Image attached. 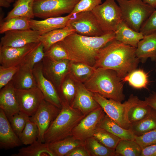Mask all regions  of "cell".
Listing matches in <instances>:
<instances>
[{
	"label": "cell",
	"instance_id": "cell-25",
	"mask_svg": "<svg viewBox=\"0 0 156 156\" xmlns=\"http://www.w3.org/2000/svg\"><path fill=\"white\" fill-rule=\"evenodd\" d=\"M11 81L16 89H26L37 87L32 69L24 66H20Z\"/></svg>",
	"mask_w": 156,
	"mask_h": 156
},
{
	"label": "cell",
	"instance_id": "cell-30",
	"mask_svg": "<svg viewBox=\"0 0 156 156\" xmlns=\"http://www.w3.org/2000/svg\"><path fill=\"white\" fill-rule=\"evenodd\" d=\"M136 136L156 129V111L153 109L142 120L131 124L129 129Z\"/></svg>",
	"mask_w": 156,
	"mask_h": 156
},
{
	"label": "cell",
	"instance_id": "cell-19",
	"mask_svg": "<svg viewBox=\"0 0 156 156\" xmlns=\"http://www.w3.org/2000/svg\"><path fill=\"white\" fill-rule=\"evenodd\" d=\"M73 14L64 16L50 17L42 20L31 19L29 22L31 29L39 32L41 35L52 30L66 26Z\"/></svg>",
	"mask_w": 156,
	"mask_h": 156
},
{
	"label": "cell",
	"instance_id": "cell-2",
	"mask_svg": "<svg viewBox=\"0 0 156 156\" xmlns=\"http://www.w3.org/2000/svg\"><path fill=\"white\" fill-rule=\"evenodd\" d=\"M115 39L114 32L95 37L84 36L75 32L60 42L75 62L94 66L99 51Z\"/></svg>",
	"mask_w": 156,
	"mask_h": 156
},
{
	"label": "cell",
	"instance_id": "cell-40",
	"mask_svg": "<svg viewBox=\"0 0 156 156\" xmlns=\"http://www.w3.org/2000/svg\"><path fill=\"white\" fill-rule=\"evenodd\" d=\"M44 51L45 56L52 60H57L67 59L75 62L60 42L54 44Z\"/></svg>",
	"mask_w": 156,
	"mask_h": 156
},
{
	"label": "cell",
	"instance_id": "cell-48",
	"mask_svg": "<svg viewBox=\"0 0 156 156\" xmlns=\"http://www.w3.org/2000/svg\"><path fill=\"white\" fill-rule=\"evenodd\" d=\"M145 101L153 109L156 111V92H153L145 98Z\"/></svg>",
	"mask_w": 156,
	"mask_h": 156
},
{
	"label": "cell",
	"instance_id": "cell-44",
	"mask_svg": "<svg viewBox=\"0 0 156 156\" xmlns=\"http://www.w3.org/2000/svg\"><path fill=\"white\" fill-rule=\"evenodd\" d=\"M135 140L142 149L156 144V129L139 136H136Z\"/></svg>",
	"mask_w": 156,
	"mask_h": 156
},
{
	"label": "cell",
	"instance_id": "cell-1",
	"mask_svg": "<svg viewBox=\"0 0 156 156\" xmlns=\"http://www.w3.org/2000/svg\"><path fill=\"white\" fill-rule=\"evenodd\" d=\"M136 50L115 39L99 51L93 66L113 70L122 79L137 69L140 61Z\"/></svg>",
	"mask_w": 156,
	"mask_h": 156
},
{
	"label": "cell",
	"instance_id": "cell-34",
	"mask_svg": "<svg viewBox=\"0 0 156 156\" xmlns=\"http://www.w3.org/2000/svg\"><path fill=\"white\" fill-rule=\"evenodd\" d=\"M142 151L135 140L121 139L115 150L117 156H140Z\"/></svg>",
	"mask_w": 156,
	"mask_h": 156
},
{
	"label": "cell",
	"instance_id": "cell-47",
	"mask_svg": "<svg viewBox=\"0 0 156 156\" xmlns=\"http://www.w3.org/2000/svg\"><path fill=\"white\" fill-rule=\"evenodd\" d=\"M140 156H156V144L142 149Z\"/></svg>",
	"mask_w": 156,
	"mask_h": 156
},
{
	"label": "cell",
	"instance_id": "cell-9",
	"mask_svg": "<svg viewBox=\"0 0 156 156\" xmlns=\"http://www.w3.org/2000/svg\"><path fill=\"white\" fill-rule=\"evenodd\" d=\"M67 25L75 30L77 34L84 36H99L105 34L91 11L73 14Z\"/></svg>",
	"mask_w": 156,
	"mask_h": 156
},
{
	"label": "cell",
	"instance_id": "cell-51",
	"mask_svg": "<svg viewBox=\"0 0 156 156\" xmlns=\"http://www.w3.org/2000/svg\"><path fill=\"white\" fill-rule=\"evenodd\" d=\"M7 1L11 3L13 2L14 0H7Z\"/></svg>",
	"mask_w": 156,
	"mask_h": 156
},
{
	"label": "cell",
	"instance_id": "cell-27",
	"mask_svg": "<svg viewBox=\"0 0 156 156\" xmlns=\"http://www.w3.org/2000/svg\"><path fill=\"white\" fill-rule=\"evenodd\" d=\"M35 0H16L13 9L8 14L3 20L18 17H25L33 19L35 17L33 6Z\"/></svg>",
	"mask_w": 156,
	"mask_h": 156
},
{
	"label": "cell",
	"instance_id": "cell-28",
	"mask_svg": "<svg viewBox=\"0 0 156 156\" xmlns=\"http://www.w3.org/2000/svg\"><path fill=\"white\" fill-rule=\"evenodd\" d=\"M96 69L82 62L71 61L69 74L75 81L85 83L93 75Z\"/></svg>",
	"mask_w": 156,
	"mask_h": 156
},
{
	"label": "cell",
	"instance_id": "cell-46",
	"mask_svg": "<svg viewBox=\"0 0 156 156\" xmlns=\"http://www.w3.org/2000/svg\"><path fill=\"white\" fill-rule=\"evenodd\" d=\"M65 156H90L85 145L78 146L67 154Z\"/></svg>",
	"mask_w": 156,
	"mask_h": 156
},
{
	"label": "cell",
	"instance_id": "cell-5",
	"mask_svg": "<svg viewBox=\"0 0 156 156\" xmlns=\"http://www.w3.org/2000/svg\"><path fill=\"white\" fill-rule=\"evenodd\" d=\"M116 0L120 10L122 20L138 32L155 9L142 0Z\"/></svg>",
	"mask_w": 156,
	"mask_h": 156
},
{
	"label": "cell",
	"instance_id": "cell-12",
	"mask_svg": "<svg viewBox=\"0 0 156 156\" xmlns=\"http://www.w3.org/2000/svg\"><path fill=\"white\" fill-rule=\"evenodd\" d=\"M15 92L20 110L29 117L36 111L44 100V96L37 87L26 89H16Z\"/></svg>",
	"mask_w": 156,
	"mask_h": 156
},
{
	"label": "cell",
	"instance_id": "cell-3",
	"mask_svg": "<svg viewBox=\"0 0 156 156\" xmlns=\"http://www.w3.org/2000/svg\"><path fill=\"white\" fill-rule=\"evenodd\" d=\"M123 83L115 71L97 68L83 84L92 93H97L107 99L122 102L125 98Z\"/></svg>",
	"mask_w": 156,
	"mask_h": 156
},
{
	"label": "cell",
	"instance_id": "cell-23",
	"mask_svg": "<svg viewBox=\"0 0 156 156\" xmlns=\"http://www.w3.org/2000/svg\"><path fill=\"white\" fill-rule=\"evenodd\" d=\"M97 127L107 130L121 139L135 140L136 136L131 130L122 127L105 113L100 120Z\"/></svg>",
	"mask_w": 156,
	"mask_h": 156
},
{
	"label": "cell",
	"instance_id": "cell-43",
	"mask_svg": "<svg viewBox=\"0 0 156 156\" xmlns=\"http://www.w3.org/2000/svg\"><path fill=\"white\" fill-rule=\"evenodd\" d=\"M102 0H81L70 14H73L85 12L92 11L96 6L102 3Z\"/></svg>",
	"mask_w": 156,
	"mask_h": 156
},
{
	"label": "cell",
	"instance_id": "cell-33",
	"mask_svg": "<svg viewBox=\"0 0 156 156\" xmlns=\"http://www.w3.org/2000/svg\"><path fill=\"white\" fill-rule=\"evenodd\" d=\"M75 80L69 74L65 78L58 90L61 102L65 101L69 104L73 102L76 92Z\"/></svg>",
	"mask_w": 156,
	"mask_h": 156
},
{
	"label": "cell",
	"instance_id": "cell-15",
	"mask_svg": "<svg viewBox=\"0 0 156 156\" xmlns=\"http://www.w3.org/2000/svg\"><path fill=\"white\" fill-rule=\"evenodd\" d=\"M41 61L36 64L32 69L37 87L43 94L45 100L61 109V101L57 90L43 75Z\"/></svg>",
	"mask_w": 156,
	"mask_h": 156
},
{
	"label": "cell",
	"instance_id": "cell-37",
	"mask_svg": "<svg viewBox=\"0 0 156 156\" xmlns=\"http://www.w3.org/2000/svg\"><path fill=\"white\" fill-rule=\"evenodd\" d=\"M93 136L104 146L114 151L120 139L107 130L97 127Z\"/></svg>",
	"mask_w": 156,
	"mask_h": 156
},
{
	"label": "cell",
	"instance_id": "cell-16",
	"mask_svg": "<svg viewBox=\"0 0 156 156\" xmlns=\"http://www.w3.org/2000/svg\"><path fill=\"white\" fill-rule=\"evenodd\" d=\"M40 42L30 43L20 47L0 46L1 66L5 67L18 66Z\"/></svg>",
	"mask_w": 156,
	"mask_h": 156
},
{
	"label": "cell",
	"instance_id": "cell-18",
	"mask_svg": "<svg viewBox=\"0 0 156 156\" xmlns=\"http://www.w3.org/2000/svg\"><path fill=\"white\" fill-rule=\"evenodd\" d=\"M22 144L12 128L3 110L0 108V146L5 149L12 148Z\"/></svg>",
	"mask_w": 156,
	"mask_h": 156
},
{
	"label": "cell",
	"instance_id": "cell-38",
	"mask_svg": "<svg viewBox=\"0 0 156 156\" xmlns=\"http://www.w3.org/2000/svg\"><path fill=\"white\" fill-rule=\"evenodd\" d=\"M44 57V47L40 42L38 46L26 56L18 66L33 69L34 66L41 62Z\"/></svg>",
	"mask_w": 156,
	"mask_h": 156
},
{
	"label": "cell",
	"instance_id": "cell-53",
	"mask_svg": "<svg viewBox=\"0 0 156 156\" xmlns=\"http://www.w3.org/2000/svg\"><path fill=\"white\" fill-rule=\"evenodd\" d=\"M155 73H156V69L155 70Z\"/></svg>",
	"mask_w": 156,
	"mask_h": 156
},
{
	"label": "cell",
	"instance_id": "cell-24",
	"mask_svg": "<svg viewBox=\"0 0 156 156\" xmlns=\"http://www.w3.org/2000/svg\"><path fill=\"white\" fill-rule=\"evenodd\" d=\"M85 141L71 135L63 139L48 144L49 149L54 156H65L74 148L85 145Z\"/></svg>",
	"mask_w": 156,
	"mask_h": 156
},
{
	"label": "cell",
	"instance_id": "cell-11",
	"mask_svg": "<svg viewBox=\"0 0 156 156\" xmlns=\"http://www.w3.org/2000/svg\"><path fill=\"white\" fill-rule=\"evenodd\" d=\"M60 110L61 109L44 99L34 114L29 117V119L36 124L38 129L37 140L44 142V133Z\"/></svg>",
	"mask_w": 156,
	"mask_h": 156
},
{
	"label": "cell",
	"instance_id": "cell-17",
	"mask_svg": "<svg viewBox=\"0 0 156 156\" xmlns=\"http://www.w3.org/2000/svg\"><path fill=\"white\" fill-rule=\"evenodd\" d=\"M75 81L76 92L70 105L86 116L100 106L94 98L92 92L86 88L84 84L76 81Z\"/></svg>",
	"mask_w": 156,
	"mask_h": 156
},
{
	"label": "cell",
	"instance_id": "cell-21",
	"mask_svg": "<svg viewBox=\"0 0 156 156\" xmlns=\"http://www.w3.org/2000/svg\"><path fill=\"white\" fill-rule=\"evenodd\" d=\"M136 54L142 62L148 58L153 60L156 56V31L144 36L138 44Z\"/></svg>",
	"mask_w": 156,
	"mask_h": 156
},
{
	"label": "cell",
	"instance_id": "cell-32",
	"mask_svg": "<svg viewBox=\"0 0 156 156\" xmlns=\"http://www.w3.org/2000/svg\"><path fill=\"white\" fill-rule=\"evenodd\" d=\"M127 82L132 87L138 89L146 88L148 84V74L142 69H135L121 79Z\"/></svg>",
	"mask_w": 156,
	"mask_h": 156
},
{
	"label": "cell",
	"instance_id": "cell-39",
	"mask_svg": "<svg viewBox=\"0 0 156 156\" xmlns=\"http://www.w3.org/2000/svg\"><path fill=\"white\" fill-rule=\"evenodd\" d=\"M38 136L37 125L29 119L19 138L22 144L27 145L33 143L37 140Z\"/></svg>",
	"mask_w": 156,
	"mask_h": 156
},
{
	"label": "cell",
	"instance_id": "cell-7",
	"mask_svg": "<svg viewBox=\"0 0 156 156\" xmlns=\"http://www.w3.org/2000/svg\"><path fill=\"white\" fill-rule=\"evenodd\" d=\"M91 12L105 34L114 32L122 20L120 7L115 0H106Z\"/></svg>",
	"mask_w": 156,
	"mask_h": 156
},
{
	"label": "cell",
	"instance_id": "cell-31",
	"mask_svg": "<svg viewBox=\"0 0 156 156\" xmlns=\"http://www.w3.org/2000/svg\"><path fill=\"white\" fill-rule=\"evenodd\" d=\"M0 33L13 30H25L31 29L29 22L31 19L25 17L12 18L4 21L0 17Z\"/></svg>",
	"mask_w": 156,
	"mask_h": 156
},
{
	"label": "cell",
	"instance_id": "cell-42",
	"mask_svg": "<svg viewBox=\"0 0 156 156\" xmlns=\"http://www.w3.org/2000/svg\"><path fill=\"white\" fill-rule=\"evenodd\" d=\"M20 68L19 66L5 67L0 66V89L10 82Z\"/></svg>",
	"mask_w": 156,
	"mask_h": 156
},
{
	"label": "cell",
	"instance_id": "cell-36",
	"mask_svg": "<svg viewBox=\"0 0 156 156\" xmlns=\"http://www.w3.org/2000/svg\"><path fill=\"white\" fill-rule=\"evenodd\" d=\"M152 109L144 100L139 99L130 108L128 114V119L131 124L139 121L147 116Z\"/></svg>",
	"mask_w": 156,
	"mask_h": 156
},
{
	"label": "cell",
	"instance_id": "cell-14",
	"mask_svg": "<svg viewBox=\"0 0 156 156\" xmlns=\"http://www.w3.org/2000/svg\"><path fill=\"white\" fill-rule=\"evenodd\" d=\"M40 33L30 29L25 30H13L4 33L1 39L0 46L20 47L28 44L40 42Z\"/></svg>",
	"mask_w": 156,
	"mask_h": 156
},
{
	"label": "cell",
	"instance_id": "cell-49",
	"mask_svg": "<svg viewBox=\"0 0 156 156\" xmlns=\"http://www.w3.org/2000/svg\"><path fill=\"white\" fill-rule=\"evenodd\" d=\"M144 3L148 4L155 9L156 8V0H142Z\"/></svg>",
	"mask_w": 156,
	"mask_h": 156
},
{
	"label": "cell",
	"instance_id": "cell-22",
	"mask_svg": "<svg viewBox=\"0 0 156 156\" xmlns=\"http://www.w3.org/2000/svg\"><path fill=\"white\" fill-rule=\"evenodd\" d=\"M114 32L115 40L136 48L144 36L141 32L131 28L122 20L119 23Z\"/></svg>",
	"mask_w": 156,
	"mask_h": 156
},
{
	"label": "cell",
	"instance_id": "cell-35",
	"mask_svg": "<svg viewBox=\"0 0 156 156\" xmlns=\"http://www.w3.org/2000/svg\"><path fill=\"white\" fill-rule=\"evenodd\" d=\"M85 142L90 156H117L115 151L105 146L93 136L86 139Z\"/></svg>",
	"mask_w": 156,
	"mask_h": 156
},
{
	"label": "cell",
	"instance_id": "cell-4",
	"mask_svg": "<svg viewBox=\"0 0 156 156\" xmlns=\"http://www.w3.org/2000/svg\"><path fill=\"white\" fill-rule=\"evenodd\" d=\"M60 111L44 133V142L49 144L71 135L73 129L86 116L68 103L61 102Z\"/></svg>",
	"mask_w": 156,
	"mask_h": 156
},
{
	"label": "cell",
	"instance_id": "cell-26",
	"mask_svg": "<svg viewBox=\"0 0 156 156\" xmlns=\"http://www.w3.org/2000/svg\"><path fill=\"white\" fill-rule=\"evenodd\" d=\"M76 32L75 30L68 25L54 30L41 35L39 38L44 47V51L54 44L61 41L69 35Z\"/></svg>",
	"mask_w": 156,
	"mask_h": 156
},
{
	"label": "cell",
	"instance_id": "cell-10",
	"mask_svg": "<svg viewBox=\"0 0 156 156\" xmlns=\"http://www.w3.org/2000/svg\"><path fill=\"white\" fill-rule=\"evenodd\" d=\"M70 61L67 59L54 60L45 56L41 61L43 75L54 84L57 91L69 73Z\"/></svg>",
	"mask_w": 156,
	"mask_h": 156
},
{
	"label": "cell",
	"instance_id": "cell-20",
	"mask_svg": "<svg viewBox=\"0 0 156 156\" xmlns=\"http://www.w3.org/2000/svg\"><path fill=\"white\" fill-rule=\"evenodd\" d=\"M0 108L3 110L8 118L20 111L15 88L11 81L0 89Z\"/></svg>",
	"mask_w": 156,
	"mask_h": 156
},
{
	"label": "cell",
	"instance_id": "cell-29",
	"mask_svg": "<svg viewBox=\"0 0 156 156\" xmlns=\"http://www.w3.org/2000/svg\"><path fill=\"white\" fill-rule=\"evenodd\" d=\"M12 156H54L49 148L48 144L37 140L29 146L19 149Z\"/></svg>",
	"mask_w": 156,
	"mask_h": 156
},
{
	"label": "cell",
	"instance_id": "cell-50",
	"mask_svg": "<svg viewBox=\"0 0 156 156\" xmlns=\"http://www.w3.org/2000/svg\"><path fill=\"white\" fill-rule=\"evenodd\" d=\"M11 6L10 3L7 0H0V6L1 7L8 8Z\"/></svg>",
	"mask_w": 156,
	"mask_h": 156
},
{
	"label": "cell",
	"instance_id": "cell-52",
	"mask_svg": "<svg viewBox=\"0 0 156 156\" xmlns=\"http://www.w3.org/2000/svg\"><path fill=\"white\" fill-rule=\"evenodd\" d=\"M153 61L155 62V66H156V56Z\"/></svg>",
	"mask_w": 156,
	"mask_h": 156
},
{
	"label": "cell",
	"instance_id": "cell-6",
	"mask_svg": "<svg viewBox=\"0 0 156 156\" xmlns=\"http://www.w3.org/2000/svg\"><path fill=\"white\" fill-rule=\"evenodd\" d=\"M92 93L94 98L106 114L122 127L130 129L131 123L128 119V112L139 99L138 96L131 94L127 101L122 103L106 98L97 93Z\"/></svg>",
	"mask_w": 156,
	"mask_h": 156
},
{
	"label": "cell",
	"instance_id": "cell-45",
	"mask_svg": "<svg viewBox=\"0 0 156 156\" xmlns=\"http://www.w3.org/2000/svg\"><path fill=\"white\" fill-rule=\"evenodd\" d=\"M156 31V8L142 27L140 32L144 36Z\"/></svg>",
	"mask_w": 156,
	"mask_h": 156
},
{
	"label": "cell",
	"instance_id": "cell-41",
	"mask_svg": "<svg viewBox=\"0 0 156 156\" xmlns=\"http://www.w3.org/2000/svg\"><path fill=\"white\" fill-rule=\"evenodd\" d=\"M29 116L20 111L8 118L13 130L19 138Z\"/></svg>",
	"mask_w": 156,
	"mask_h": 156
},
{
	"label": "cell",
	"instance_id": "cell-13",
	"mask_svg": "<svg viewBox=\"0 0 156 156\" xmlns=\"http://www.w3.org/2000/svg\"><path fill=\"white\" fill-rule=\"evenodd\" d=\"M105 114L101 107L90 112L74 128L71 135L83 141L93 137L98 123Z\"/></svg>",
	"mask_w": 156,
	"mask_h": 156
},
{
	"label": "cell",
	"instance_id": "cell-8",
	"mask_svg": "<svg viewBox=\"0 0 156 156\" xmlns=\"http://www.w3.org/2000/svg\"><path fill=\"white\" fill-rule=\"evenodd\" d=\"M81 0H35L33 12L35 16L45 19L70 14Z\"/></svg>",
	"mask_w": 156,
	"mask_h": 156
}]
</instances>
